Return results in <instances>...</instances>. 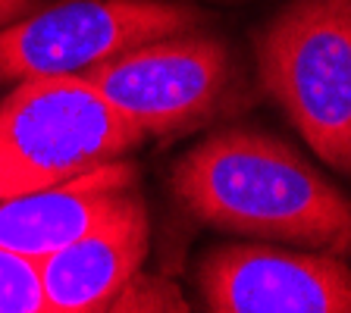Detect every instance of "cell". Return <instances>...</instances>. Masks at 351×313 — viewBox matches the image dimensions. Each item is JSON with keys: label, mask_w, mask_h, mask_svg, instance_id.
<instances>
[{"label": "cell", "mask_w": 351, "mask_h": 313, "mask_svg": "<svg viewBox=\"0 0 351 313\" xmlns=\"http://www.w3.org/2000/svg\"><path fill=\"white\" fill-rule=\"evenodd\" d=\"M263 91L317 157L351 175V0H295L254 41Z\"/></svg>", "instance_id": "7a4b0ae2"}, {"label": "cell", "mask_w": 351, "mask_h": 313, "mask_svg": "<svg viewBox=\"0 0 351 313\" xmlns=\"http://www.w3.org/2000/svg\"><path fill=\"white\" fill-rule=\"evenodd\" d=\"M147 210L132 188L110 213L66 248L38 260L47 313L107 310L147 257Z\"/></svg>", "instance_id": "52a82bcc"}, {"label": "cell", "mask_w": 351, "mask_h": 313, "mask_svg": "<svg viewBox=\"0 0 351 313\" xmlns=\"http://www.w3.org/2000/svg\"><path fill=\"white\" fill-rule=\"evenodd\" d=\"M185 213L213 229L351 257V201L289 145L229 129L173 169Z\"/></svg>", "instance_id": "6da1fadb"}, {"label": "cell", "mask_w": 351, "mask_h": 313, "mask_svg": "<svg viewBox=\"0 0 351 313\" xmlns=\"http://www.w3.org/2000/svg\"><path fill=\"white\" fill-rule=\"evenodd\" d=\"M145 138L82 75L19 82L0 101V173L10 197L123 160Z\"/></svg>", "instance_id": "3957f363"}, {"label": "cell", "mask_w": 351, "mask_h": 313, "mask_svg": "<svg viewBox=\"0 0 351 313\" xmlns=\"http://www.w3.org/2000/svg\"><path fill=\"white\" fill-rule=\"evenodd\" d=\"M213 313H351V266L326 251L217 248L197 266Z\"/></svg>", "instance_id": "8992f818"}, {"label": "cell", "mask_w": 351, "mask_h": 313, "mask_svg": "<svg viewBox=\"0 0 351 313\" xmlns=\"http://www.w3.org/2000/svg\"><path fill=\"white\" fill-rule=\"evenodd\" d=\"M135 166L110 160L60 185L0 201V245L32 260L66 248L135 188Z\"/></svg>", "instance_id": "ba28073f"}, {"label": "cell", "mask_w": 351, "mask_h": 313, "mask_svg": "<svg viewBox=\"0 0 351 313\" xmlns=\"http://www.w3.org/2000/svg\"><path fill=\"white\" fill-rule=\"evenodd\" d=\"M3 197H10V188H7V179H3V173H0V201Z\"/></svg>", "instance_id": "7c38bea8"}, {"label": "cell", "mask_w": 351, "mask_h": 313, "mask_svg": "<svg viewBox=\"0 0 351 313\" xmlns=\"http://www.w3.org/2000/svg\"><path fill=\"white\" fill-rule=\"evenodd\" d=\"M107 310H113V313H141V310L185 313V310H191V307H189V301L182 298V292H179L169 279L145 276V273L138 270L117 295H113V301L107 304Z\"/></svg>", "instance_id": "30bf717a"}, {"label": "cell", "mask_w": 351, "mask_h": 313, "mask_svg": "<svg viewBox=\"0 0 351 313\" xmlns=\"http://www.w3.org/2000/svg\"><path fill=\"white\" fill-rule=\"evenodd\" d=\"M0 313H47L38 260L0 245Z\"/></svg>", "instance_id": "9c48e42d"}, {"label": "cell", "mask_w": 351, "mask_h": 313, "mask_svg": "<svg viewBox=\"0 0 351 313\" xmlns=\"http://www.w3.org/2000/svg\"><path fill=\"white\" fill-rule=\"evenodd\" d=\"M38 0H0V25H7V22L19 19V16L32 13L35 10Z\"/></svg>", "instance_id": "8fae6325"}, {"label": "cell", "mask_w": 351, "mask_h": 313, "mask_svg": "<svg viewBox=\"0 0 351 313\" xmlns=\"http://www.w3.org/2000/svg\"><path fill=\"white\" fill-rule=\"evenodd\" d=\"M204 13L173 0H60L0 25V85L75 75L135 44L182 35Z\"/></svg>", "instance_id": "277c9868"}, {"label": "cell", "mask_w": 351, "mask_h": 313, "mask_svg": "<svg viewBox=\"0 0 351 313\" xmlns=\"http://www.w3.org/2000/svg\"><path fill=\"white\" fill-rule=\"evenodd\" d=\"M75 75L145 135H173L219 110L232 82V60L219 38L182 32L135 44Z\"/></svg>", "instance_id": "5b68a950"}]
</instances>
